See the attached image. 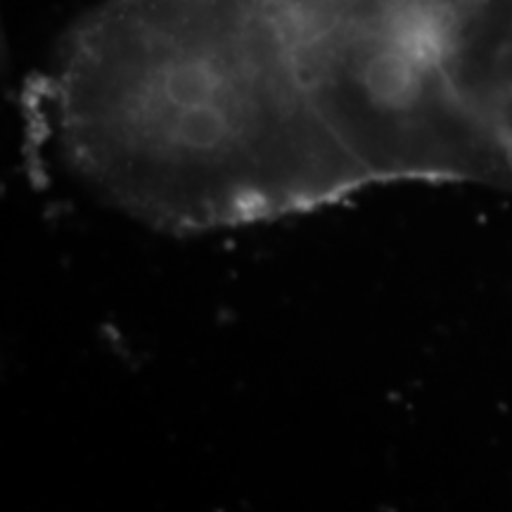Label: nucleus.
I'll return each instance as SVG.
<instances>
[{
    "mask_svg": "<svg viewBox=\"0 0 512 512\" xmlns=\"http://www.w3.org/2000/svg\"><path fill=\"white\" fill-rule=\"evenodd\" d=\"M29 105L64 174L166 233L512 190V0H107Z\"/></svg>",
    "mask_w": 512,
    "mask_h": 512,
    "instance_id": "f257e3e1",
    "label": "nucleus"
}]
</instances>
